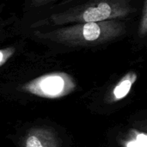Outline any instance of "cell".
I'll list each match as a JSON object with an SVG mask.
<instances>
[{
  "label": "cell",
  "mask_w": 147,
  "mask_h": 147,
  "mask_svg": "<svg viewBox=\"0 0 147 147\" xmlns=\"http://www.w3.org/2000/svg\"><path fill=\"white\" fill-rule=\"evenodd\" d=\"M131 11L127 0H96L67 11L52 16L47 22L61 26L68 23L98 22L117 20Z\"/></svg>",
  "instance_id": "7a4b0ae2"
},
{
  "label": "cell",
  "mask_w": 147,
  "mask_h": 147,
  "mask_svg": "<svg viewBox=\"0 0 147 147\" xmlns=\"http://www.w3.org/2000/svg\"><path fill=\"white\" fill-rule=\"evenodd\" d=\"M126 27L122 22L110 20L98 22L76 23L65 26L40 36L59 43L71 46H91L112 40L123 34Z\"/></svg>",
  "instance_id": "6da1fadb"
},
{
  "label": "cell",
  "mask_w": 147,
  "mask_h": 147,
  "mask_svg": "<svg viewBox=\"0 0 147 147\" xmlns=\"http://www.w3.org/2000/svg\"><path fill=\"white\" fill-rule=\"evenodd\" d=\"M137 78V73L134 71H129L125 74L113 88L109 94V101L110 102H117L127 96Z\"/></svg>",
  "instance_id": "5b68a950"
},
{
  "label": "cell",
  "mask_w": 147,
  "mask_h": 147,
  "mask_svg": "<svg viewBox=\"0 0 147 147\" xmlns=\"http://www.w3.org/2000/svg\"><path fill=\"white\" fill-rule=\"evenodd\" d=\"M14 47H7L3 49H0V67L3 66L14 54L15 53Z\"/></svg>",
  "instance_id": "52a82bcc"
},
{
  "label": "cell",
  "mask_w": 147,
  "mask_h": 147,
  "mask_svg": "<svg viewBox=\"0 0 147 147\" xmlns=\"http://www.w3.org/2000/svg\"><path fill=\"white\" fill-rule=\"evenodd\" d=\"M53 1H54V0H31V3H32V5H34L35 7H39L41 5H45Z\"/></svg>",
  "instance_id": "9c48e42d"
},
{
  "label": "cell",
  "mask_w": 147,
  "mask_h": 147,
  "mask_svg": "<svg viewBox=\"0 0 147 147\" xmlns=\"http://www.w3.org/2000/svg\"><path fill=\"white\" fill-rule=\"evenodd\" d=\"M22 147H62L56 133L48 127L29 129L22 140Z\"/></svg>",
  "instance_id": "277c9868"
},
{
  "label": "cell",
  "mask_w": 147,
  "mask_h": 147,
  "mask_svg": "<svg viewBox=\"0 0 147 147\" xmlns=\"http://www.w3.org/2000/svg\"><path fill=\"white\" fill-rule=\"evenodd\" d=\"M76 89L75 79L68 73L61 71L41 75L21 86L23 92L46 99L65 97Z\"/></svg>",
  "instance_id": "3957f363"
},
{
  "label": "cell",
  "mask_w": 147,
  "mask_h": 147,
  "mask_svg": "<svg viewBox=\"0 0 147 147\" xmlns=\"http://www.w3.org/2000/svg\"><path fill=\"white\" fill-rule=\"evenodd\" d=\"M123 147H147V136L145 133L132 130L129 139L122 143Z\"/></svg>",
  "instance_id": "8992f818"
},
{
  "label": "cell",
  "mask_w": 147,
  "mask_h": 147,
  "mask_svg": "<svg viewBox=\"0 0 147 147\" xmlns=\"http://www.w3.org/2000/svg\"><path fill=\"white\" fill-rule=\"evenodd\" d=\"M147 11H146V0L145 1L144 4V9H143V18H142V22L140 23V34L145 35L146 33L147 29Z\"/></svg>",
  "instance_id": "ba28073f"
}]
</instances>
